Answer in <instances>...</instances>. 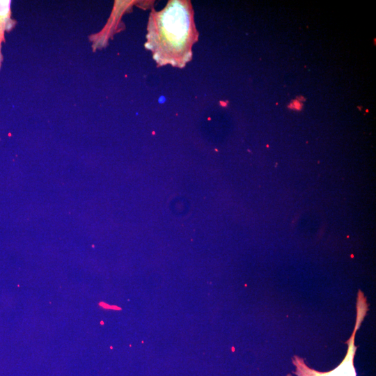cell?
<instances>
[{
	"instance_id": "obj_2",
	"label": "cell",
	"mask_w": 376,
	"mask_h": 376,
	"mask_svg": "<svg viewBox=\"0 0 376 376\" xmlns=\"http://www.w3.org/2000/svg\"><path fill=\"white\" fill-rule=\"evenodd\" d=\"M357 315L354 328L350 338L346 341L347 351L340 363L334 369L327 372H320L308 367L303 358L295 355L292 362L295 367L294 373L297 376H357L354 366V359L357 347L355 345V336L368 311V304L363 292L359 290L357 298ZM287 376H292L288 374Z\"/></svg>"
},
{
	"instance_id": "obj_4",
	"label": "cell",
	"mask_w": 376,
	"mask_h": 376,
	"mask_svg": "<svg viewBox=\"0 0 376 376\" xmlns=\"http://www.w3.org/2000/svg\"><path fill=\"white\" fill-rule=\"evenodd\" d=\"M302 102L296 99L292 100L291 103H290V104L288 105V108L290 109L299 111L302 109Z\"/></svg>"
},
{
	"instance_id": "obj_1",
	"label": "cell",
	"mask_w": 376,
	"mask_h": 376,
	"mask_svg": "<svg viewBox=\"0 0 376 376\" xmlns=\"http://www.w3.org/2000/svg\"><path fill=\"white\" fill-rule=\"evenodd\" d=\"M198 37L191 1H169L162 10H152L145 46L159 65L182 68L191 59Z\"/></svg>"
},
{
	"instance_id": "obj_3",
	"label": "cell",
	"mask_w": 376,
	"mask_h": 376,
	"mask_svg": "<svg viewBox=\"0 0 376 376\" xmlns=\"http://www.w3.org/2000/svg\"><path fill=\"white\" fill-rule=\"evenodd\" d=\"M10 1H0V68L3 60L1 45L4 41V31H10L15 23L10 18Z\"/></svg>"
}]
</instances>
